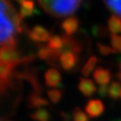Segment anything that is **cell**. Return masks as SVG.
I'll list each match as a JSON object with an SVG mask.
<instances>
[{
	"instance_id": "cell-1",
	"label": "cell",
	"mask_w": 121,
	"mask_h": 121,
	"mask_svg": "<svg viewBox=\"0 0 121 121\" xmlns=\"http://www.w3.org/2000/svg\"><path fill=\"white\" fill-rule=\"evenodd\" d=\"M47 13L54 17H64L73 13L82 0H38Z\"/></svg>"
},
{
	"instance_id": "cell-2",
	"label": "cell",
	"mask_w": 121,
	"mask_h": 121,
	"mask_svg": "<svg viewBox=\"0 0 121 121\" xmlns=\"http://www.w3.org/2000/svg\"><path fill=\"white\" fill-rule=\"evenodd\" d=\"M1 13H4L12 21L17 32L21 33L26 30L25 24L22 23V17L13 7L10 0H1Z\"/></svg>"
},
{
	"instance_id": "cell-3",
	"label": "cell",
	"mask_w": 121,
	"mask_h": 121,
	"mask_svg": "<svg viewBox=\"0 0 121 121\" xmlns=\"http://www.w3.org/2000/svg\"><path fill=\"white\" fill-rule=\"evenodd\" d=\"M0 31H1V35H0L1 43H4L7 39L13 37L14 32L16 31V28L13 25L12 21L3 13H1V30Z\"/></svg>"
},
{
	"instance_id": "cell-4",
	"label": "cell",
	"mask_w": 121,
	"mask_h": 121,
	"mask_svg": "<svg viewBox=\"0 0 121 121\" xmlns=\"http://www.w3.org/2000/svg\"><path fill=\"white\" fill-rule=\"evenodd\" d=\"M28 36L32 41L35 42H45V41H48V39L50 38L49 32L48 30H46L44 27L39 25L34 26L32 29L28 30Z\"/></svg>"
},
{
	"instance_id": "cell-5",
	"label": "cell",
	"mask_w": 121,
	"mask_h": 121,
	"mask_svg": "<svg viewBox=\"0 0 121 121\" xmlns=\"http://www.w3.org/2000/svg\"><path fill=\"white\" fill-rule=\"evenodd\" d=\"M79 56L73 52H64L60 55L59 63L61 67L65 71H71L78 63Z\"/></svg>"
},
{
	"instance_id": "cell-6",
	"label": "cell",
	"mask_w": 121,
	"mask_h": 121,
	"mask_svg": "<svg viewBox=\"0 0 121 121\" xmlns=\"http://www.w3.org/2000/svg\"><path fill=\"white\" fill-rule=\"evenodd\" d=\"M105 110L104 104L100 99H90L85 106V111L90 117H99Z\"/></svg>"
},
{
	"instance_id": "cell-7",
	"label": "cell",
	"mask_w": 121,
	"mask_h": 121,
	"mask_svg": "<svg viewBox=\"0 0 121 121\" xmlns=\"http://www.w3.org/2000/svg\"><path fill=\"white\" fill-rule=\"evenodd\" d=\"M63 39H64V46L60 51L61 54L64 52L69 51L76 54L77 56L80 55V53L82 52V46L77 39L71 38V37L66 36V35L63 36Z\"/></svg>"
},
{
	"instance_id": "cell-8",
	"label": "cell",
	"mask_w": 121,
	"mask_h": 121,
	"mask_svg": "<svg viewBox=\"0 0 121 121\" xmlns=\"http://www.w3.org/2000/svg\"><path fill=\"white\" fill-rule=\"evenodd\" d=\"M44 79L47 86L53 87V88L60 86L61 74L56 68H49L47 70L44 74Z\"/></svg>"
},
{
	"instance_id": "cell-9",
	"label": "cell",
	"mask_w": 121,
	"mask_h": 121,
	"mask_svg": "<svg viewBox=\"0 0 121 121\" xmlns=\"http://www.w3.org/2000/svg\"><path fill=\"white\" fill-rule=\"evenodd\" d=\"M78 89L80 92L85 97H91L97 91L94 82L92 80L88 79V78H80L79 83H78Z\"/></svg>"
},
{
	"instance_id": "cell-10",
	"label": "cell",
	"mask_w": 121,
	"mask_h": 121,
	"mask_svg": "<svg viewBox=\"0 0 121 121\" xmlns=\"http://www.w3.org/2000/svg\"><path fill=\"white\" fill-rule=\"evenodd\" d=\"M79 20L75 16H69L61 23V28L66 36H71L79 29Z\"/></svg>"
},
{
	"instance_id": "cell-11",
	"label": "cell",
	"mask_w": 121,
	"mask_h": 121,
	"mask_svg": "<svg viewBox=\"0 0 121 121\" xmlns=\"http://www.w3.org/2000/svg\"><path fill=\"white\" fill-rule=\"evenodd\" d=\"M93 78L97 83H99L100 86L108 85L111 80V72L107 68H104L99 66L94 71Z\"/></svg>"
},
{
	"instance_id": "cell-12",
	"label": "cell",
	"mask_w": 121,
	"mask_h": 121,
	"mask_svg": "<svg viewBox=\"0 0 121 121\" xmlns=\"http://www.w3.org/2000/svg\"><path fill=\"white\" fill-rule=\"evenodd\" d=\"M20 4V14L22 18L30 17L37 13L35 3L32 0H23L19 2Z\"/></svg>"
},
{
	"instance_id": "cell-13",
	"label": "cell",
	"mask_w": 121,
	"mask_h": 121,
	"mask_svg": "<svg viewBox=\"0 0 121 121\" xmlns=\"http://www.w3.org/2000/svg\"><path fill=\"white\" fill-rule=\"evenodd\" d=\"M48 100L44 99L43 97H41L39 93H37L35 91L31 92L27 99V106L29 108H36L42 107V106H48Z\"/></svg>"
},
{
	"instance_id": "cell-14",
	"label": "cell",
	"mask_w": 121,
	"mask_h": 121,
	"mask_svg": "<svg viewBox=\"0 0 121 121\" xmlns=\"http://www.w3.org/2000/svg\"><path fill=\"white\" fill-rule=\"evenodd\" d=\"M108 28L112 34L121 33V18L112 15L108 21Z\"/></svg>"
},
{
	"instance_id": "cell-15",
	"label": "cell",
	"mask_w": 121,
	"mask_h": 121,
	"mask_svg": "<svg viewBox=\"0 0 121 121\" xmlns=\"http://www.w3.org/2000/svg\"><path fill=\"white\" fill-rule=\"evenodd\" d=\"M64 46V39L63 36L59 35H52L48 41V47L53 50H58L61 51Z\"/></svg>"
},
{
	"instance_id": "cell-16",
	"label": "cell",
	"mask_w": 121,
	"mask_h": 121,
	"mask_svg": "<svg viewBox=\"0 0 121 121\" xmlns=\"http://www.w3.org/2000/svg\"><path fill=\"white\" fill-rule=\"evenodd\" d=\"M98 63V58L96 56H91L89 57V59L87 60V62L85 63V65H83L82 69V73L83 76H89L92 71L94 70L96 65Z\"/></svg>"
},
{
	"instance_id": "cell-17",
	"label": "cell",
	"mask_w": 121,
	"mask_h": 121,
	"mask_svg": "<svg viewBox=\"0 0 121 121\" xmlns=\"http://www.w3.org/2000/svg\"><path fill=\"white\" fill-rule=\"evenodd\" d=\"M30 118L33 121H49L50 114L45 108H39L30 114Z\"/></svg>"
},
{
	"instance_id": "cell-18",
	"label": "cell",
	"mask_w": 121,
	"mask_h": 121,
	"mask_svg": "<svg viewBox=\"0 0 121 121\" xmlns=\"http://www.w3.org/2000/svg\"><path fill=\"white\" fill-rule=\"evenodd\" d=\"M108 97L112 99H121V84L118 82H112L109 85Z\"/></svg>"
},
{
	"instance_id": "cell-19",
	"label": "cell",
	"mask_w": 121,
	"mask_h": 121,
	"mask_svg": "<svg viewBox=\"0 0 121 121\" xmlns=\"http://www.w3.org/2000/svg\"><path fill=\"white\" fill-rule=\"evenodd\" d=\"M104 4L110 12L121 16V0H104Z\"/></svg>"
},
{
	"instance_id": "cell-20",
	"label": "cell",
	"mask_w": 121,
	"mask_h": 121,
	"mask_svg": "<svg viewBox=\"0 0 121 121\" xmlns=\"http://www.w3.org/2000/svg\"><path fill=\"white\" fill-rule=\"evenodd\" d=\"M48 96L52 103L56 104L60 101L62 98V91L59 89H51L48 91Z\"/></svg>"
},
{
	"instance_id": "cell-21",
	"label": "cell",
	"mask_w": 121,
	"mask_h": 121,
	"mask_svg": "<svg viewBox=\"0 0 121 121\" xmlns=\"http://www.w3.org/2000/svg\"><path fill=\"white\" fill-rule=\"evenodd\" d=\"M73 121H89V117L80 108H74L73 110Z\"/></svg>"
},
{
	"instance_id": "cell-22",
	"label": "cell",
	"mask_w": 121,
	"mask_h": 121,
	"mask_svg": "<svg viewBox=\"0 0 121 121\" xmlns=\"http://www.w3.org/2000/svg\"><path fill=\"white\" fill-rule=\"evenodd\" d=\"M51 52H52V49L48 48V46L46 47V46L39 45V50H38V56H39V58H40V59L47 61L48 58L49 57V56L51 55Z\"/></svg>"
},
{
	"instance_id": "cell-23",
	"label": "cell",
	"mask_w": 121,
	"mask_h": 121,
	"mask_svg": "<svg viewBox=\"0 0 121 121\" xmlns=\"http://www.w3.org/2000/svg\"><path fill=\"white\" fill-rule=\"evenodd\" d=\"M97 48H98L99 54L102 55V56H108V55H111V54H114V53L117 52L111 47L107 46V45L102 43H97Z\"/></svg>"
},
{
	"instance_id": "cell-24",
	"label": "cell",
	"mask_w": 121,
	"mask_h": 121,
	"mask_svg": "<svg viewBox=\"0 0 121 121\" xmlns=\"http://www.w3.org/2000/svg\"><path fill=\"white\" fill-rule=\"evenodd\" d=\"M110 41L113 48L118 52L121 49V36L117 34H111L110 36Z\"/></svg>"
},
{
	"instance_id": "cell-25",
	"label": "cell",
	"mask_w": 121,
	"mask_h": 121,
	"mask_svg": "<svg viewBox=\"0 0 121 121\" xmlns=\"http://www.w3.org/2000/svg\"><path fill=\"white\" fill-rule=\"evenodd\" d=\"M92 33L97 36V37H99V36H102L105 33V28L101 25H98V26H94L92 28Z\"/></svg>"
},
{
	"instance_id": "cell-26",
	"label": "cell",
	"mask_w": 121,
	"mask_h": 121,
	"mask_svg": "<svg viewBox=\"0 0 121 121\" xmlns=\"http://www.w3.org/2000/svg\"><path fill=\"white\" fill-rule=\"evenodd\" d=\"M98 93L100 97H106L108 95V87L107 85H102L99 88L98 90Z\"/></svg>"
},
{
	"instance_id": "cell-27",
	"label": "cell",
	"mask_w": 121,
	"mask_h": 121,
	"mask_svg": "<svg viewBox=\"0 0 121 121\" xmlns=\"http://www.w3.org/2000/svg\"><path fill=\"white\" fill-rule=\"evenodd\" d=\"M61 117H63V119L65 121H70L71 120V118H70V116L67 114V113H65V112H61Z\"/></svg>"
},
{
	"instance_id": "cell-28",
	"label": "cell",
	"mask_w": 121,
	"mask_h": 121,
	"mask_svg": "<svg viewBox=\"0 0 121 121\" xmlns=\"http://www.w3.org/2000/svg\"><path fill=\"white\" fill-rule=\"evenodd\" d=\"M116 75H117V79L119 80V82H121V71H119V72H117Z\"/></svg>"
},
{
	"instance_id": "cell-29",
	"label": "cell",
	"mask_w": 121,
	"mask_h": 121,
	"mask_svg": "<svg viewBox=\"0 0 121 121\" xmlns=\"http://www.w3.org/2000/svg\"><path fill=\"white\" fill-rule=\"evenodd\" d=\"M117 65H118V67H119V69L121 71V57H119L118 59H117Z\"/></svg>"
},
{
	"instance_id": "cell-30",
	"label": "cell",
	"mask_w": 121,
	"mask_h": 121,
	"mask_svg": "<svg viewBox=\"0 0 121 121\" xmlns=\"http://www.w3.org/2000/svg\"><path fill=\"white\" fill-rule=\"evenodd\" d=\"M18 2H21V1H23V0H17Z\"/></svg>"
},
{
	"instance_id": "cell-31",
	"label": "cell",
	"mask_w": 121,
	"mask_h": 121,
	"mask_svg": "<svg viewBox=\"0 0 121 121\" xmlns=\"http://www.w3.org/2000/svg\"><path fill=\"white\" fill-rule=\"evenodd\" d=\"M115 121H121L120 119H117V120H115Z\"/></svg>"
},
{
	"instance_id": "cell-32",
	"label": "cell",
	"mask_w": 121,
	"mask_h": 121,
	"mask_svg": "<svg viewBox=\"0 0 121 121\" xmlns=\"http://www.w3.org/2000/svg\"><path fill=\"white\" fill-rule=\"evenodd\" d=\"M6 121H9V120H6Z\"/></svg>"
}]
</instances>
